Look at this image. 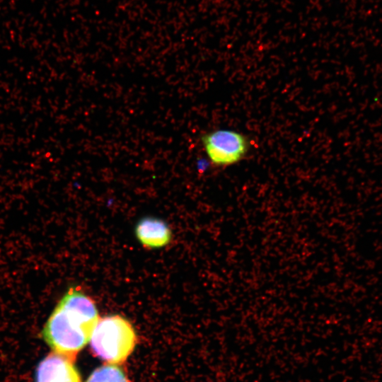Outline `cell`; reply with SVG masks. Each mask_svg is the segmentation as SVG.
Returning <instances> with one entry per match:
<instances>
[{
  "label": "cell",
  "mask_w": 382,
  "mask_h": 382,
  "mask_svg": "<svg viewBox=\"0 0 382 382\" xmlns=\"http://www.w3.org/2000/svg\"><path fill=\"white\" fill-rule=\"evenodd\" d=\"M100 319L95 301L75 287H70L51 313L42 331L53 352L75 361L89 342Z\"/></svg>",
  "instance_id": "obj_1"
},
{
  "label": "cell",
  "mask_w": 382,
  "mask_h": 382,
  "mask_svg": "<svg viewBox=\"0 0 382 382\" xmlns=\"http://www.w3.org/2000/svg\"><path fill=\"white\" fill-rule=\"evenodd\" d=\"M91 352L110 364H123L132 353L137 335L131 323L120 315L100 318L91 334Z\"/></svg>",
  "instance_id": "obj_2"
},
{
  "label": "cell",
  "mask_w": 382,
  "mask_h": 382,
  "mask_svg": "<svg viewBox=\"0 0 382 382\" xmlns=\"http://www.w3.org/2000/svg\"><path fill=\"white\" fill-rule=\"evenodd\" d=\"M201 141L209 161L216 167L238 163L245 158L250 149L248 138L233 129L210 131L202 136Z\"/></svg>",
  "instance_id": "obj_3"
},
{
  "label": "cell",
  "mask_w": 382,
  "mask_h": 382,
  "mask_svg": "<svg viewBox=\"0 0 382 382\" xmlns=\"http://www.w3.org/2000/svg\"><path fill=\"white\" fill-rule=\"evenodd\" d=\"M35 382H81V377L74 361L52 352L37 366Z\"/></svg>",
  "instance_id": "obj_4"
},
{
  "label": "cell",
  "mask_w": 382,
  "mask_h": 382,
  "mask_svg": "<svg viewBox=\"0 0 382 382\" xmlns=\"http://www.w3.org/2000/svg\"><path fill=\"white\" fill-rule=\"evenodd\" d=\"M135 234L138 241L145 247L160 248L171 241L172 232L168 225L162 219L145 217L137 223Z\"/></svg>",
  "instance_id": "obj_5"
},
{
  "label": "cell",
  "mask_w": 382,
  "mask_h": 382,
  "mask_svg": "<svg viewBox=\"0 0 382 382\" xmlns=\"http://www.w3.org/2000/svg\"><path fill=\"white\" fill-rule=\"evenodd\" d=\"M86 382H130V381L119 366L107 364L96 369Z\"/></svg>",
  "instance_id": "obj_6"
}]
</instances>
